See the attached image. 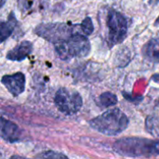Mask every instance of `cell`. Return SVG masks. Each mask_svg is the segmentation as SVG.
<instances>
[{"label": "cell", "mask_w": 159, "mask_h": 159, "mask_svg": "<svg viewBox=\"0 0 159 159\" xmlns=\"http://www.w3.org/2000/svg\"><path fill=\"white\" fill-rule=\"evenodd\" d=\"M113 149L116 153L128 157H151L159 155V140L123 138L114 143Z\"/></svg>", "instance_id": "6da1fadb"}, {"label": "cell", "mask_w": 159, "mask_h": 159, "mask_svg": "<svg viewBox=\"0 0 159 159\" xmlns=\"http://www.w3.org/2000/svg\"><path fill=\"white\" fill-rule=\"evenodd\" d=\"M89 125L97 131L108 135L116 136L123 132L129 126V118L117 108L110 109L102 115L91 119Z\"/></svg>", "instance_id": "7a4b0ae2"}, {"label": "cell", "mask_w": 159, "mask_h": 159, "mask_svg": "<svg viewBox=\"0 0 159 159\" xmlns=\"http://www.w3.org/2000/svg\"><path fill=\"white\" fill-rule=\"evenodd\" d=\"M55 50L61 60L71 58H84L90 52V43L87 36L75 33L67 40L54 44Z\"/></svg>", "instance_id": "3957f363"}, {"label": "cell", "mask_w": 159, "mask_h": 159, "mask_svg": "<svg viewBox=\"0 0 159 159\" xmlns=\"http://www.w3.org/2000/svg\"><path fill=\"white\" fill-rule=\"evenodd\" d=\"M108 28V44L111 47L121 44L127 37L129 30L128 19L116 9L109 8L106 14Z\"/></svg>", "instance_id": "277c9868"}, {"label": "cell", "mask_w": 159, "mask_h": 159, "mask_svg": "<svg viewBox=\"0 0 159 159\" xmlns=\"http://www.w3.org/2000/svg\"><path fill=\"white\" fill-rule=\"evenodd\" d=\"M34 33L52 44H56L67 40L73 34V28L67 23H42L35 27Z\"/></svg>", "instance_id": "5b68a950"}, {"label": "cell", "mask_w": 159, "mask_h": 159, "mask_svg": "<svg viewBox=\"0 0 159 159\" xmlns=\"http://www.w3.org/2000/svg\"><path fill=\"white\" fill-rule=\"evenodd\" d=\"M54 102L60 112L67 116H72L77 113L83 104L82 98L78 92L71 91L64 88L60 89L56 92Z\"/></svg>", "instance_id": "8992f818"}, {"label": "cell", "mask_w": 159, "mask_h": 159, "mask_svg": "<svg viewBox=\"0 0 159 159\" xmlns=\"http://www.w3.org/2000/svg\"><path fill=\"white\" fill-rule=\"evenodd\" d=\"M1 82L13 96H19L24 91L25 75L22 73L6 75L2 77Z\"/></svg>", "instance_id": "52a82bcc"}, {"label": "cell", "mask_w": 159, "mask_h": 159, "mask_svg": "<svg viewBox=\"0 0 159 159\" xmlns=\"http://www.w3.org/2000/svg\"><path fill=\"white\" fill-rule=\"evenodd\" d=\"M21 131L19 127L11 121L0 117V137L7 142L15 143L20 139Z\"/></svg>", "instance_id": "ba28073f"}, {"label": "cell", "mask_w": 159, "mask_h": 159, "mask_svg": "<svg viewBox=\"0 0 159 159\" xmlns=\"http://www.w3.org/2000/svg\"><path fill=\"white\" fill-rule=\"evenodd\" d=\"M33 44L30 41H22L7 53V59L14 61H21L33 51Z\"/></svg>", "instance_id": "9c48e42d"}, {"label": "cell", "mask_w": 159, "mask_h": 159, "mask_svg": "<svg viewBox=\"0 0 159 159\" xmlns=\"http://www.w3.org/2000/svg\"><path fill=\"white\" fill-rule=\"evenodd\" d=\"M142 53L147 61L159 63V37L150 39L143 47Z\"/></svg>", "instance_id": "30bf717a"}, {"label": "cell", "mask_w": 159, "mask_h": 159, "mask_svg": "<svg viewBox=\"0 0 159 159\" xmlns=\"http://www.w3.org/2000/svg\"><path fill=\"white\" fill-rule=\"evenodd\" d=\"M19 8L23 13L39 11L48 7V0H17Z\"/></svg>", "instance_id": "8fae6325"}, {"label": "cell", "mask_w": 159, "mask_h": 159, "mask_svg": "<svg viewBox=\"0 0 159 159\" xmlns=\"http://www.w3.org/2000/svg\"><path fill=\"white\" fill-rule=\"evenodd\" d=\"M16 24L17 20L13 12L10 13L7 21H0V43L7 40L12 34Z\"/></svg>", "instance_id": "7c38bea8"}, {"label": "cell", "mask_w": 159, "mask_h": 159, "mask_svg": "<svg viewBox=\"0 0 159 159\" xmlns=\"http://www.w3.org/2000/svg\"><path fill=\"white\" fill-rule=\"evenodd\" d=\"M146 131L154 137H159V116H150L145 121Z\"/></svg>", "instance_id": "4fadbf2b"}, {"label": "cell", "mask_w": 159, "mask_h": 159, "mask_svg": "<svg viewBox=\"0 0 159 159\" xmlns=\"http://www.w3.org/2000/svg\"><path fill=\"white\" fill-rule=\"evenodd\" d=\"M117 102V98L115 94L111 92H104L99 97V104L102 107H110L116 105Z\"/></svg>", "instance_id": "5bb4252c"}, {"label": "cell", "mask_w": 159, "mask_h": 159, "mask_svg": "<svg viewBox=\"0 0 159 159\" xmlns=\"http://www.w3.org/2000/svg\"><path fill=\"white\" fill-rule=\"evenodd\" d=\"M34 159H69L66 156L61 154V153H57V152H53V151H48V152H43L39 155H37Z\"/></svg>", "instance_id": "9a60e30c"}, {"label": "cell", "mask_w": 159, "mask_h": 159, "mask_svg": "<svg viewBox=\"0 0 159 159\" xmlns=\"http://www.w3.org/2000/svg\"><path fill=\"white\" fill-rule=\"evenodd\" d=\"M80 27H81L82 32L86 35H90L94 31V25H93L92 20L89 17H87L84 19V20L80 24Z\"/></svg>", "instance_id": "2e32d148"}, {"label": "cell", "mask_w": 159, "mask_h": 159, "mask_svg": "<svg viewBox=\"0 0 159 159\" xmlns=\"http://www.w3.org/2000/svg\"><path fill=\"white\" fill-rule=\"evenodd\" d=\"M9 159H28V158H25V157H20V156H13V157H11Z\"/></svg>", "instance_id": "e0dca14e"}, {"label": "cell", "mask_w": 159, "mask_h": 159, "mask_svg": "<svg viewBox=\"0 0 159 159\" xmlns=\"http://www.w3.org/2000/svg\"><path fill=\"white\" fill-rule=\"evenodd\" d=\"M6 2H7V0H0V8L6 4Z\"/></svg>", "instance_id": "ac0fdd59"}, {"label": "cell", "mask_w": 159, "mask_h": 159, "mask_svg": "<svg viewBox=\"0 0 159 159\" xmlns=\"http://www.w3.org/2000/svg\"><path fill=\"white\" fill-rule=\"evenodd\" d=\"M155 26H157V27H159V17L157 19V20L155 21Z\"/></svg>", "instance_id": "d6986e66"}]
</instances>
